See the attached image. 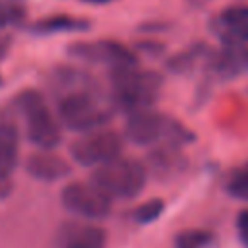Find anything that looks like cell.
<instances>
[{
  "instance_id": "21",
  "label": "cell",
  "mask_w": 248,
  "mask_h": 248,
  "mask_svg": "<svg viewBox=\"0 0 248 248\" xmlns=\"http://www.w3.org/2000/svg\"><path fill=\"white\" fill-rule=\"evenodd\" d=\"M14 8H10L8 4H4L2 0H0V29H4L8 23H12L14 21Z\"/></svg>"
},
{
  "instance_id": "14",
  "label": "cell",
  "mask_w": 248,
  "mask_h": 248,
  "mask_svg": "<svg viewBox=\"0 0 248 248\" xmlns=\"http://www.w3.org/2000/svg\"><path fill=\"white\" fill-rule=\"evenodd\" d=\"M19 134L12 122H0V176H10L17 163Z\"/></svg>"
},
{
  "instance_id": "18",
  "label": "cell",
  "mask_w": 248,
  "mask_h": 248,
  "mask_svg": "<svg viewBox=\"0 0 248 248\" xmlns=\"http://www.w3.org/2000/svg\"><path fill=\"white\" fill-rule=\"evenodd\" d=\"M205 52V48L202 46H198V48H194V50H188V52H182V54H176L170 62H169V68L172 70V72H176V74H184V72H190L192 68H194V64L202 58V54Z\"/></svg>"
},
{
  "instance_id": "4",
  "label": "cell",
  "mask_w": 248,
  "mask_h": 248,
  "mask_svg": "<svg viewBox=\"0 0 248 248\" xmlns=\"http://www.w3.org/2000/svg\"><path fill=\"white\" fill-rule=\"evenodd\" d=\"M124 134L136 145H157L161 141L184 145L194 141V134L186 130L178 120L151 110V107L128 112Z\"/></svg>"
},
{
  "instance_id": "2",
  "label": "cell",
  "mask_w": 248,
  "mask_h": 248,
  "mask_svg": "<svg viewBox=\"0 0 248 248\" xmlns=\"http://www.w3.org/2000/svg\"><path fill=\"white\" fill-rule=\"evenodd\" d=\"M110 85L114 105L126 112L149 108L157 99L163 79L155 72L138 70L136 66L110 68Z\"/></svg>"
},
{
  "instance_id": "19",
  "label": "cell",
  "mask_w": 248,
  "mask_h": 248,
  "mask_svg": "<svg viewBox=\"0 0 248 248\" xmlns=\"http://www.w3.org/2000/svg\"><path fill=\"white\" fill-rule=\"evenodd\" d=\"M227 192L242 202H248V169L238 170L227 184Z\"/></svg>"
},
{
  "instance_id": "16",
  "label": "cell",
  "mask_w": 248,
  "mask_h": 248,
  "mask_svg": "<svg viewBox=\"0 0 248 248\" xmlns=\"http://www.w3.org/2000/svg\"><path fill=\"white\" fill-rule=\"evenodd\" d=\"M211 242H213V236L207 231H182L176 236L174 246L176 248H207Z\"/></svg>"
},
{
  "instance_id": "24",
  "label": "cell",
  "mask_w": 248,
  "mask_h": 248,
  "mask_svg": "<svg viewBox=\"0 0 248 248\" xmlns=\"http://www.w3.org/2000/svg\"><path fill=\"white\" fill-rule=\"evenodd\" d=\"M194 4H202V2H205V0H192Z\"/></svg>"
},
{
  "instance_id": "13",
  "label": "cell",
  "mask_w": 248,
  "mask_h": 248,
  "mask_svg": "<svg viewBox=\"0 0 248 248\" xmlns=\"http://www.w3.org/2000/svg\"><path fill=\"white\" fill-rule=\"evenodd\" d=\"M217 29L221 37L229 43L248 41V8H231L217 19Z\"/></svg>"
},
{
  "instance_id": "8",
  "label": "cell",
  "mask_w": 248,
  "mask_h": 248,
  "mask_svg": "<svg viewBox=\"0 0 248 248\" xmlns=\"http://www.w3.org/2000/svg\"><path fill=\"white\" fill-rule=\"evenodd\" d=\"M74 58L91 62V64H107L108 68L120 66H136L138 60L132 50L114 41H95V43H76L68 48Z\"/></svg>"
},
{
  "instance_id": "7",
  "label": "cell",
  "mask_w": 248,
  "mask_h": 248,
  "mask_svg": "<svg viewBox=\"0 0 248 248\" xmlns=\"http://www.w3.org/2000/svg\"><path fill=\"white\" fill-rule=\"evenodd\" d=\"M62 205L83 219L99 221L112 211V200L91 182H70L60 194Z\"/></svg>"
},
{
  "instance_id": "5",
  "label": "cell",
  "mask_w": 248,
  "mask_h": 248,
  "mask_svg": "<svg viewBox=\"0 0 248 248\" xmlns=\"http://www.w3.org/2000/svg\"><path fill=\"white\" fill-rule=\"evenodd\" d=\"M16 105L25 116L29 141L39 149H54L62 140V132L43 95L33 89L21 91L16 99Z\"/></svg>"
},
{
  "instance_id": "17",
  "label": "cell",
  "mask_w": 248,
  "mask_h": 248,
  "mask_svg": "<svg viewBox=\"0 0 248 248\" xmlns=\"http://www.w3.org/2000/svg\"><path fill=\"white\" fill-rule=\"evenodd\" d=\"M163 209H165L163 200H159V198L147 200L145 203H141L140 207H136L134 219H136L138 223H141V225H149V223H153V221H157V219L161 217Z\"/></svg>"
},
{
  "instance_id": "10",
  "label": "cell",
  "mask_w": 248,
  "mask_h": 248,
  "mask_svg": "<svg viewBox=\"0 0 248 248\" xmlns=\"http://www.w3.org/2000/svg\"><path fill=\"white\" fill-rule=\"evenodd\" d=\"M149 169L159 176V178H170L186 167V159L180 153V145L170 143V141H161L155 145V149L147 157Z\"/></svg>"
},
{
  "instance_id": "20",
  "label": "cell",
  "mask_w": 248,
  "mask_h": 248,
  "mask_svg": "<svg viewBox=\"0 0 248 248\" xmlns=\"http://www.w3.org/2000/svg\"><path fill=\"white\" fill-rule=\"evenodd\" d=\"M236 231H238V238L244 244V248H248V209H242L236 217Z\"/></svg>"
},
{
  "instance_id": "23",
  "label": "cell",
  "mask_w": 248,
  "mask_h": 248,
  "mask_svg": "<svg viewBox=\"0 0 248 248\" xmlns=\"http://www.w3.org/2000/svg\"><path fill=\"white\" fill-rule=\"evenodd\" d=\"M83 2H89V4H107V2H112V0H83Z\"/></svg>"
},
{
  "instance_id": "9",
  "label": "cell",
  "mask_w": 248,
  "mask_h": 248,
  "mask_svg": "<svg viewBox=\"0 0 248 248\" xmlns=\"http://www.w3.org/2000/svg\"><path fill=\"white\" fill-rule=\"evenodd\" d=\"M25 170L37 180L56 182L70 174V165L62 157L50 153V149H41L27 157Z\"/></svg>"
},
{
  "instance_id": "22",
  "label": "cell",
  "mask_w": 248,
  "mask_h": 248,
  "mask_svg": "<svg viewBox=\"0 0 248 248\" xmlns=\"http://www.w3.org/2000/svg\"><path fill=\"white\" fill-rule=\"evenodd\" d=\"M6 52H8V41L6 39H0V60L4 58Z\"/></svg>"
},
{
  "instance_id": "11",
  "label": "cell",
  "mask_w": 248,
  "mask_h": 248,
  "mask_svg": "<svg viewBox=\"0 0 248 248\" xmlns=\"http://www.w3.org/2000/svg\"><path fill=\"white\" fill-rule=\"evenodd\" d=\"M248 64V50L242 43H229L217 54L211 56V68L219 78H234Z\"/></svg>"
},
{
  "instance_id": "1",
  "label": "cell",
  "mask_w": 248,
  "mask_h": 248,
  "mask_svg": "<svg viewBox=\"0 0 248 248\" xmlns=\"http://www.w3.org/2000/svg\"><path fill=\"white\" fill-rule=\"evenodd\" d=\"M58 116L74 132H89L105 126L112 116V107L95 87V81L78 70H60L56 74Z\"/></svg>"
},
{
  "instance_id": "12",
  "label": "cell",
  "mask_w": 248,
  "mask_h": 248,
  "mask_svg": "<svg viewBox=\"0 0 248 248\" xmlns=\"http://www.w3.org/2000/svg\"><path fill=\"white\" fill-rule=\"evenodd\" d=\"M107 234L95 225H68L60 236V248H105Z\"/></svg>"
},
{
  "instance_id": "25",
  "label": "cell",
  "mask_w": 248,
  "mask_h": 248,
  "mask_svg": "<svg viewBox=\"0 0 248 248\" xmlns=\"http://www.w3.org/2000/svg\"><path fill=\"white\" fill-rule=\"evenodd\" d=\"M0 83H2V79H0Z\"/></svg>"
},
{
  "instance_id": "3",
  "label": "cell",
  "mask_w": 248,
  "mask_h": 248,
  "mask_svg": "<svg viewBox=\"0 0 248 248\" xmlns=\"http://www.w3.org/2000/svg\"><path fill=\"white\" fill-rule=\"evenodd\" d=\"M89 182L110 200H130L140 196L145 188L147 169L136 159L118 155L103 165H97Z\"/></svg>"
},
{
  "instance_id": "6",
  "label": "cell",
  "mask_w": 248,
  "mask_h": 248,
  "mask_svg": "<svg viewBox=\"0 0 248 248\" xmlns=\"http://www.w3.org/2000/svg\"><path fill=\"white\" fill-rule=\"evenodd\" d=\"M124 141L118 132L114 130H89L83 132L72 145H70V155L74 157L76 163L83 167H97L103 165L122 153Z\"/></svg>"
},
{
  "instance_id": "15",
  "label": "cell",
  "mask_w": 248,
  "mask_h": 248,
  "mask_svg": "<svg viewBox=\"0 0 248 248\" xmlns=\"http://www.w3.org/2000/svg\"><path fill=\"white\" fill-rule=\"evenodd\" d=\"M89 29V23L78 17L70 16H54L41 19L33 25V31L39 35H52V33H74V31H85Z\"/></svg>"
}]
</instances>
